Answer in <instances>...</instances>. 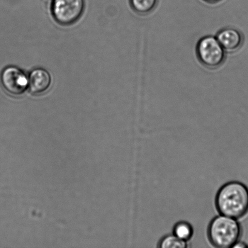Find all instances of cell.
<instances>
[{"label":"cell","instance_id":"1","mask_svg":"<svg viewBox=\"0 0 248 248\" xmlns=\"http://www.w3.org/2000/svg\"><path fill=\"white\" fill-rule=\"evenodd\" d=\"M220 215L239 219L248 213V188L242 182L230 181L223 185L215 198Z\"/></svg>","mask_w":248,"mask_h":248},{"label":"cell","instance_id":"2","mask_svg":"<svg viewBox=\"0 0 248 248\" xmlns=\"http://www.w3.org/2000/svg\"><path fill=\"white\" fill-rule=\"evenodd\" d=\"M242 232L237 219L220 214L211 220L207 230L209 241L218 248H232L239 241Z\"/></svg>","mask_w":248,"mask_h":248},{"label":"cell","instance_id":"3","mask_svg":"<svg viewBox=\"0 0 248 248\" xmlns=\"http://www.w3.org/2000/svg\"><path fill=\"white\" fill-rule=\"evenodd\" d=\"M197 57L208 69H216L225 62L227 52L216 36L207 35L199 40L196 45Z\"/></svg>","mask_w":248,"mask_h":248},{"label":"cell","instance_id":"4","mask_svg":"<svg viewBox=\"0 0 248 248\" xmlns=\"http://www.w3.org/2000/svg\"><path fill=\"white\" fill-rule=\"evenodd\" d=\"M85 9V0H53L51 12L60 25H72L79 20Z\"/></svg>","mask_w":248,"mask_h":248},{"label":"cell","instance_id":"5","mask_svg":"<svg viewBox=\"0 0 248 248\" xmlns=\"http://www.w3.org/2000/svg\"><path fill=\"white\" fill-rule=\"evenodd\" d=\"M0 82L4 91L14 96L22 95L29 89V77L23 70L14 65L2 70Z\"/></svg>","mask_w":248,"mask_h":248},{"label":"cell","instance_id":"6","mask_svg":"<svg viewBox=\"0 0 248 248\" xmlns=\"http://www.w3.org/2000/svg\"><path fill=\"white\" fill-rule=\"evenodd\" d=\"M29 89L35 95L47 92L52 84V77L47 70L43 68L33 69L29 75Z\"/></svg>","mask_w":248,"mask_h":248},{"label":"cell","instance_id":"7","mask_svg":"<svg viewBox=\"0 0 248 248\" xmlns=\"http://www.w3.org/2000/svg\"><path fill=\"white\" fill-rule=\"evenodd\" d=\"M216 38L227 52H236L244 43V36L242 33L232 28L222 29L218 31Z\"/></svg>","mask_w":248,"mask_h":248},{"label":"cell","instance_id":"8","mask_svg":"<svg viewBox=\"0 0 248 248\" xmlns=\"http://www.w3.org/2000/svg\"><path fill=\"white\" fill-rule=\"evenodd\" d=\"M131 8L140 16L152 13L157 7L158 0H130Z\"/></svg>","mask_w":248,"mask_h":248},{"label":"cell","instance_id":"9","mask_svg":"<svg viewBox=\"0 0 248 248\" xmlns=\"http://www.w3.org/2000/svg\"><path fill=\"white\" fill-rule=\"evenodd\" d=\"M172 234L184 241L189 242L193 237L194 228L186 221H179L174 225Z\"/></svg>","mask_w":248,"mask_h":248},{"label":"cell","instance_id":"10","mask_svg":"<svg viewBox=\"0 0 248 248\" xmlns=\"http://www.w3.org/2000/svg\"><path fill=\"white\" fill-rule=\"evenodd\" d=\"M157 247L160 248H186L189 247L188 242L184 241L172 234H168L160 239Z\"/></svg>","mask_w":248,"mask_h":248},{"label":"cell","instance_id":"11","mask_svg":"<svg viewBox=\"0 0 248 248\" xmlns=\"http://www.w3.org/2000/svg\"><path fill=\"white\" fill-rule=\"evenodd\" d=\"M247 247H248L247 244H245L244 242H240L239 240L233 246L232 248H245Z\"/></svg>","mask_w":248,"mask_h":248},{"label":"cell","instance_id":"12","mask_svg":"<svg viewBox=\"0 0 248 248\" xmlns=\"http://www.w3.org/2000/svg\"><path fill=\"white\" fill-rule=\"evenodd\" d=\"M203 1L207 2L208 4H217L218 2L222 1V0H203Z\"/></svg>","mask_w":248,"mask_h":248}]
</instances>
